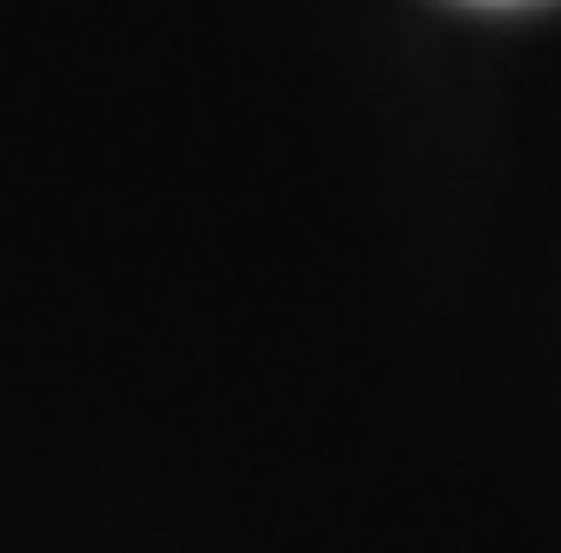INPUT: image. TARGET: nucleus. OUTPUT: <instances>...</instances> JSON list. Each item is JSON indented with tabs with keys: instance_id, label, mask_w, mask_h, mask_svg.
<instances>
[{
	"instance_id": "nucleus-1",
	"label": "nucleus",
	"mask_w": 561,
	"mask_h": 553,
	"mask_svg": "<svg viewBox=\"0 0 561 553\" xmlns=\"http://www.w3.org/2000/svg\"><path fill=\"white\" fill-rule=\"evenodd\" d=\"M482 8H504V0H482Z\"/></svg>"
}]
</instances>
